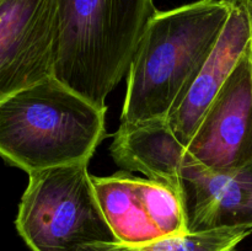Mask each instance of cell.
<instances>
[{
    "label": "cell",
    "instance_id": "cell-1",
    "mask_svg": "<svg viewBox=\"0 0 252 251\" xmlns=\"http://www.w3.org/2000/svg\"><path fill=\"white\" fill-rule=\"evenodd\" d=\"M228 14L226 0H198L154 15L130 61L121 123L167 118L196 80Z\"/></svg>",
    "mask_w": 252,
    "mask_h": 251
},
{
    "label": "cell",
    "instance_id": "cell-2",
    "mask_svg": "<svg viewBox=\"0 0 252 251\" xmlns=\"http://www.w3.org/2000/svg\"><path fill=\"white\" fill-rule=\"evenodd\" d=\"M158 11L154 0H54L53 76L107 110Z\"/></svg>",
    "mask_w": 252,
    "mask_h": 251
},
{
    "label": "cell",
    "instance_id": "cell-3",
    "mask_svg": "<svg viewBox=\"0 0 252 251\" xmlns=\"http://www.w3.org/2000/svg\"><path fill=\"white\" fill-rule=\"evenodd\" d=\"M53 75L0 103V157L27 174L89 162L105 115Z\"/></svg>",
    "mask_w": 252,
    "mask_h": 251
},
{
    "label": "cell",
    "instance_id": "cell-4",
    "mask_svg": "<svg viewBox=\"0 0 252 251\" xmlns=\"http://www.w3.org/2000/svg\"><path fill=\"white\" fill-rule=\"evenodd\" d=\"M88 164L29 174L16 228L32 251H88L118 243L97 201Z\"/></svg>",
    "mask_w": 252,
    "mask_h": 251
},
{
    "label": "cell",
    "instance_id": "cell-5",
    "mask_svg": "<svg viewBox=\"0 0 252 251\" xmlns=\"http://www.w3.org/2000/svg\"><path fill=\"white\" fill-rule=\"evenodd\" d=\"M186 152L213 174L252 162V42L207 107Z\"/></svg>",
    "mask_w": 252,
    "mask_h": 251
},
{
    "label": "cell",
    "instance_id": "cell-6",
    "mask_svg": "<svg viewBox=\"0 0 252 251\" xmlns=\"http://www.w3.org/2000/svg\"><path fill=\"white\" fill-rule=\"evenodd\" d=\"M93 185L118 243L138 245L189 231L181 199L171 187L127 171L93 176Z\"/></svg>",
    "mask_w": 252,
    "mask_h": 251
},
{
    "label": "cell",
    "instance_id": "cell-7",
    "mask_svg": "<svg viewBox=\"0 0 252 251\" xmlns=\"http://www.w3.org/2000/svg\"><path fill=\"white\" fill-rule=\"evenodd\" d=\"M54 0H0V103L53 75Z\"/></svg>",
    "mask_w": 252,
    "mask_h": 251
},
{
    "label": "cell",
    "instance_id": "cell-8",
    "mask_svg": "<svg viewBox=\"0 0 252 251\" xmlns=\"http://www.w3.org/2000/svg\"><path fill=\"white\" fill-rule=\"evenodd\" d=\"M177 194L189 231L252 230V162L234 171L213 174L189 159L180 172Z\"/></svg>",
    "mask_w": 252,
    "mask_h": 251
},
{
    "label": "cell",
    "instance_id": "cell-9",
    "mask_svg": "<svg viewBox=\"0 0 252 251\" xmlns=\"http://www.w3.org/2000/svg\"><path fill=\"white\" fill-rule=\"evenodd\" d=\"M228 19L189 93L167 116L186 147L202 116L252 42V0H226Z\"/></svg>",
    "mask_w": 252,
    "mask_h": 251
},
{
    "label": "cell",
    "instance_id": "cell-10",
    "mask_svg": "<svg viewBox=\"0 0 252 251\" xmlns=\"http://www.w3.org/2000/svg\"><path fill=\"white\" fill-rule=\"evenodd\" d=\"M110 153L123 171L140 172L147 179L171 187L176 192L180 172L191 159L167 118L135 125L121 123Z\"/></svg>",
    "mask_w": 252,
    "mask_h": 251
},
{
    "label": "cell",
    "instance_id": "cell-11",
    "mask_svg": "<svg viewBox=\"0 0 252 251\" xmlns=\"http://www.w3.org/2000/svg\"><path fill=\"white\" fill-rule=\"evenodd\" d=\"M251 233V229L248 228L186 231L138 245L100 244L91 246L88 251H235L239 244Z\"/></svg>",
    "mask_w": 252,
    "mask_h": 251
}]
</instances>
